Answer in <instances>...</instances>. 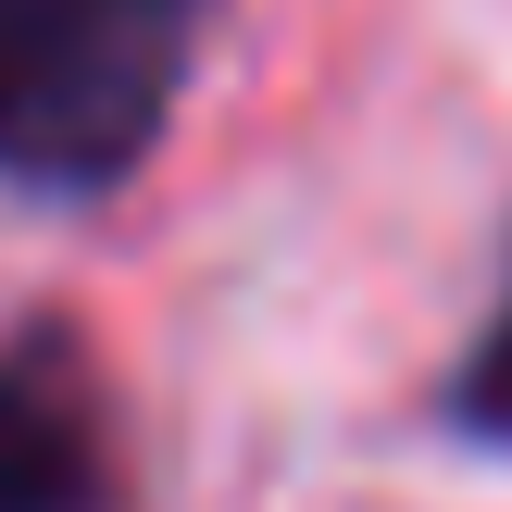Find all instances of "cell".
Segmentation results:
<instances>
[{
    "label": "cell",
    "mask_w": 512,
    "mask_h": 512,
    "mask_svg": "<svg viewBox=\"0 0 512 512\" xmlns=\"http://www.w3.org/2000/svg\"><path fill=\"white\" fill-rule=\"evenodd\" d=\"M213 0H0V200L100 213L163 163Z\"/></svg>",
    "instance_id": "1"
},
{
    "label": "cell",
    "mask_w": 512,
    "mask_h": 512,
    "mask_svg": "<svg viewBox=\"0 0 512 512\" xmlns=\"http://www.w3.org/2000/svg\"><path fill=\"white\" fill-rule=\"evenodd\" d=\"M0 512H150L125 400L75 313L0 325Z\"/></svg>",
    "instance_id": "2"
},
{
    "label": "cell",
    "mask_w": 512,
    "mask_h": 512,
    "mask_svg": "<svg viewBox=\"0 0 512 512\" xmlns=\"http://www.w3.org/2000/svg\"><path fill=\"white\" fill-rule=\"evenodd\" d=\"M438 438L475 450V463H512V225H500L488 313L463 325V350H450V375H438Z\"/></svg>",
    "instance_id": "3"
}]
</instances>
